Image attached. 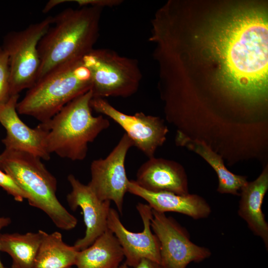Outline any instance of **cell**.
I'll return each instance as SVG.
<instances>
[{
  "label": "cell",
  "mask_w": 268,
  "mask_h": 268,
  "mask_svg": "<svg viewBox=\"0 0 268 268\" xmlns=\"http://www.w3.org/2000/svg\"><path fill=\"white\" fill-rule=\"evenodd\" d=\"M135 183L152 192H170L179 195L189 194L188 180L183 167L171 160L154 156L138 169Z\"/></svg>",
  "instance_id": "obj_14"
},
{
  "label": "cell",
  "mask_w": 268,
  "mask_h": 268,
  "mask_svg": "<svg viewBox=\"0 0 268 268\" xmlns=\"http://www.w3.org/2000/svg\"><path fill=\"white\" fill-rule=\"evenodd\" d=\"M194 35L200 60L229 95L255 103L268 95V16L236 6L208 17Z\"/></svg>",
  "instance_id": "obj_1"
},
{
  "label": "cell",
  "mask_w": 268,
  "mask_h": 268,
  "mask_svg": "<svg viewBox=\"0 0 268 268\" xmlns=\"http://www.w3.org/2000/svg\"><path fill=\"white\" fill-rule=\"evenodd\" d=\"M0 168L9 175L26 196L29 204L42 210L58 228L70 230L77 220L62 204L57 196V181L41 161L28 152L4 148Z\"/></svg>",
  "instance_id": "obj_3"
},
{
  "label": "cell",
  "mask_w": 268,
  "mask_h": 268,
  "mask_svg": "<svg viewBox=\"0 0 268 268\" xmlns=\"http://www.w3.org/2000/svg\"><path fill=\"white\" fill-rule=\"evenodd\" d=\"M90 106L95 112L105 115L118 124L135 146L148 158L166 140L168 132L164 121L156 116L137 112L133 115L123 113L105 98H92Z\"/></svg>",
  "instance_id": "obj_10"
},
{
  "label": "cell",
  "mask_w": 268,
  "mask_h": 268,
  "mask_svg": "<svg viewBox=\"0 0 268 268\" xmlns=\"http://www.w3.org/2000/svg\"><path fill=\"white\" fill-rule=\"evenodd\" d=\"M77 3L80 7L96 6L101 8L105 7H113L123 2L121 0H71Z\"/></svg>",
  "instance_id": "obj_23"
},
{
  "label": "cell",
  "mask_w": 268,
  "mask_h": 268,
  "mask_svg": "<svg viewBox=\"0 0 268 268\" xmlns=\"http://www.w3.org/2000/svg\"><path fill=\"white\" fill-rule=\"evenodd\" d=\"M152 210L151 228L159 242L162 268H187L210 257V250L192 242L187 230L174 218Z\"/></svg>",
  "instance_id": "obj_8"
},
{
  "label": "cell",
  "mask_w": 268,
  "mask_h": 268,
  "mask_svg": "<svg viewBox=\"0 0 268 268\" xmlns=\"http://www.w3.org/2000/svg\"><path fill=\"white\" fill-rule=\"evenodd\" d=\"M19 97V94L10 96L0 104V123L6 131L2 142L5 148L28 152L48 160L51 154L47 146V129L42 123L31 128L20 119L17 111Z\"/></svg>",
  "instance_id": "obj_12"
},
{
  "label": "cell",
  "mask_w": 268,
  "mask_h": 268,
  "mask_svg": "<svg viewBox=\"0 0 268 268\" xmlns=\"http://www.w3.org/2000/svg\"><path fill=\"white\" fill-rule=\"evenodd\" d=\"M176 142L177 145L186 147L200 155L212 167L218 177L219 193L240 195L239 191L248 182L246 177L229 171L225 166L221 157L205 142L191 138L184 133L177 131Z\"/></svg>",
  "instance_id": "obj_17"
},
{
  "label": "cell",
  "mask_w": 268,
  "mask_h": 268,
  "mask_svg": "<svg viewBox=\"0 0 268 268\" xmlns=\"http://www.w3.org/2000/svg\"><path fill=\"white\" fill-rule=\"evenodd\" d=\"M268 190V168L260 176L242 188L238 210V215L247 223L253 233L262 238L268 249V223L262 211L265 196Z\"/></svg>",
  "instance_id": "obj_16"
},
{
  "label": "cell",
  "mask_w": 268,
  "mask_h": 268,
  "mask_svg": "<svg viewBox=\"0 0 268 268\" xmlns=\"http://www.w3.org/2000/svg\"><path fill=\"white\" fill-rule=\"evenodd\" d=\"M64 242L58 231L45 232L39 246L34 268H69L75 266L78 252Z\"/></svg>",
  "instance_id": "obj_20"
},
{
  "label": "cell",
  "mask_w": 268,
  "mask_h": 268,
  "mask_svg": "<svg viewBox=\"0 0 268 268\" xmlns=\"http://www.w3.org/2000/svg\"><path fill=\"white\" fill-rule=\"evenodd\" d=\"M127 189L128 192L143 199L152 209L160 212H175L200 219L207 217L211 212L209 204L197 195L149 192L138 186L134 180H130Z\"/></svg>",
  "instance_id": "obj_15"
},
{
  "label": "cell",
  "mask_w": 268,
  "mask_h": 268,
  "mask_svg": "<svg viewBox=\"0 0 268 268\" xmlns=\"http://www.w3.org/2000/svg\"><path fill=\"white\" fill-rule=\"evenodd\" d=\"M125 258L117 238L108 228L89 247L78 252L76 268H117Z\"/></svg>",
  "instance_id": "obj_18"
},
{
  "label": "cell",
  "mask_w": 268,
  "mask_h": 268,
  "mask_svg": "<svg viewBox=\"0 0 268 268\" xmlns=\"http://www.w3.org/2000/svg\"><path fill=\"white\" fill-rule=\"evenodd\" d=\"M11 222V220L10 217L1 216L0 215V232L1 230L8 225ZM0 268H7L2 264L0 258Z\"/></svg>",
  "instance_id": "obj_25"
},
{
  "label": "cell",
  "mask_w": 268,
  "mask_h": 268,
  "mask_svg": "<svg viewBox=\"0 0 268 268\" xmlns=\"http://www.w3.org/2000/svg\"><path fill=\"white\" fill-rule=\"evenodd\" d=\"M45 231L0 235V251L11 258V268H34L35 258Z\"/></svg>",
  "instance_id": "obj_19"
},
{
  "label": "cell",
  "mask_w": 268,
  "mask_h": 268,
  "mask_svg": "<svg viewBox=\"0 0 268 268\" xmlns=\"http://www.w3.org/2000/svg\"><path fill=\"white\" fill-rule=\"evenodd\" d=\"M72 268V267H71V268Z\"/></svg>",
  "instance_id": "obj_27"
},
{
  "label": "cell",
  "mask_w": 268,
  "mask_h": 268,
  "mask_svg": "<svg viewBox=\"0 0 268 268\" xmlns=\"http://www.w3.org/2000/svg\"><path fill=\"white\" fill-rule=\"evenodd\" d=\"M67 180L71 188L67 196L68 204L73 211L78 207L81 209L86 227L84 237L73 245L81 251L90 246L108 229L111 201H101L88 184L82 183L72 174L68 176Z\"/></svg>",
  "instance_id": "obj_13"
},
{
  "label": "cell",
  "mask_w": 268,
  "mask_h": 268,
  "mask_svg": "<svg viewBox=\"0 0 268 268\" xmlns=\"http://www.w3.org/2000/svg\"><path fill=\"white\" fill-rule=\"evenodd\" d=\"M82 61L91 73L93 98H127L137 91L142 75L136 60L111 49L93 48Z\"/></svg>",
  "instance_id": "obj_6"
},
{
  "label": "cell",
  "mask_w": 268,
  "mask_h": 268,
  "mask_svg": "<svg viewBox=\"0 0 268 268\" xmlns=\"http://www.w3.org/2000/svg\"><path fill=\"white\" fill-rule=\"evenodd\" d=\"M127 266V265L124 263L123 264H121L118 268H125V267Z\"/></svg>",
  "instance_id": "obj_26"
},
{
  "label": "cell",
  "mask_w": 268,
  "mask_h": 268,
  "mask_svg": "<svg viewBox=\"0 0 268 268\" xmlns=\"http://www.w3.org/2000/svg\"><path fill=\"white\" fill-rule=\"evenodd\" d=\"M91 88L90 72L81 59L61 66L38 80L18 102L17 111L46 123L66 105Z\"/></svg>",
  "instance_id": "obj_5"
},
{
  "label": "cell",
  "mask_w": 268,
  "mask_h": 268,
  "mask_svg": "<svg viewBox=\"0 0 268 268\" xmlns=\"http://www.w3.org/2000/svg\"><path fill=\"white\" fill-rule=\"evenodd\" d=\"M133 146L132 140L125 133L105 158L94 160L90 165L91 180L88 185L101 201H113L121 214L129 180L125 160Z\"/></svg>",
  "instance_id": "obj_9"
},
{
  "label": "cell",
  "mask_w": 268,
  "mask_h": 268,
  "mask_svg": "<svg viewBox=\"0 0 268 268\" xmlns=\"http://www.w3.org/2000/svg\"><path fill=\"white\" fill-rule=\"evenodd\" d=\"M0 187L17 201L22 202L26 199V195L14 179L0 168Z\"/></svg>",
  "instance_id": "obj_22"
},
{
  "label": "cell",
  "mask_w": 268,
  "mask_h": 268,
  "mask_svg": "<svg viewBox=\"0 0 268 268\" xmlns=\"http://www.w3.org/2000/svg\"><path fill=\"white\" fill-rule=\"evenodd\" d=\"M53 20L52 16H48L4 37L2 47L8 57L10 96L18 95L36 83L40 66L38 45Z\"/></svg>",
  "instance_id": "obj_7"
},
{
  "label": "cell",
  "mask_w": 268,
  "mask_h": 268,
  "mask_svg": "<svg viewBox=\"0 0 268 268\" xmlns=\"http://www.w3.org/2000/svg\"><path fill=\"white\" fill-rule=\"evenodd\" d=\"M10 73L7 54L0 47V104L6 102L10 97Z\"/></svg>",
  "instance_id": "obj_21"
},
{
  "label": "cell",
  "mask_w": 268,
  "mask_h": 268,
  "mask_svg": "<svg viewBox=\"0 0 268 268\" xmlns=\"http://www.w3.org/2000/svg\"><path fill=\"white\" fill-rule=\"evenodd\" d=\"M136 208L143 222L142 231L133 232L127 229L121 221L117 211L111 207L108 217V228L120 243L126 259L124 263L128 267H135L144 259L160 264L159 242L151 228L152 208L148 204L140 202Z\"/></svg>",
  "instance_id": "obj_11"
},
{
  "label": "cell",
  "mask_w": 268,
  "mask_h": 268,
  "mask_svg": "<svg viewBox=\"0 0 268 268\" xmlns=\"http://www.w3.org/2000/svg\"><path fill=\"white\" fill-rule=\"evenodd\" d=\"M125 268H129L127 266ZM130 268H162L160 264L148 259H142L137 266Z\"/></svg>",
  "instance_id": "obj_24"
},
{
  "label": "cell",
  "mask_w": 268,
  "mask_h": 268,
  "mask_svg": "<svg viewBox=\"0 0 268 268\" xmlns=\"http://www.w3.org/2000/svg\"><path fill=\"white\" fill-rule=\"evenodd\" d=\"M102 10L90 6L68 8L53 17L38 45L40 66L36 82L59 67L81 60L94 48Z\"/></svg>",
  "instance_id": "obj_2"
},
{
  "label": "cell",
  "mask_w": 268,
  "mask_h": 268,
  "mask_svg": "<svg viewBox=\"0 0 268 268\" xmlns=\"http://www.w3.org/2000/svg\"><path fill=\"white\" fill-rule=\"evenodd\" d=\"M92 98L91 89L66 105L48 122L42 123L48 131L46 142L50 154L72 161L83 160L89 143L110 127L109 120L103 115H92Z\"/></svg>",
  "instance_id": "obj_4"
}]
</instances>
